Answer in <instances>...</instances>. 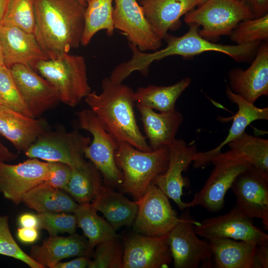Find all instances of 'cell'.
Instances as JSON below:
<instances>
[{
    "label": "cell",
    "instance_id": "1",
    "mask_svg": "<svg viewBox=\"0 0 268 268\" xmlns=\"http://www.w3.org/2000/svg\"><path fill=\"white\" fill-rule=\"evenodd\" d=\"M34 34L49 59L77 48L84 28L86 5L76 0H33Z\"/></svg>",
    "mask_w": 268,
    "mask_h": 268
},
{
    "label": "cell",
    "instance_id": "2",
    "mask_svg": "<svg viewBox=\"0 0 268 268\" xmlns=\"http://www.w3.org/2000/svg\"><path fill=\"white\" fill-rule=\"evenodd\" d=\"M102 89L99 94L90 92L85 101L106 131L119 142H126L141 151H152L136 123L132 89L115 83L109 77L102 80Z\"/></svg>",
    "mask_w": 268,
    "mask_h": 268
},
{
    "label": "cell",
    "instance_id": "3",
    "mask_svg": "<svg viewBox=\"0 0 268 268\" xmlns=\"http://www.w3.org/2000/svg\"><path fill=\"white\" fill-rule=\"evenodd\" d=\"M199 27L196 24L190 25L189 30L180 37L167 35L164 39L167 46L151 53L141 51L130 43L132 56L130 60L121 64L123 73L129 76L132 72L138 71L145 76L149 66L154 61L173 55L189 58L207 51L220 52L237 62H244L252 57L259 46L260 42L232 45L216 44L201 37Z\"/></svg>",
    "mask_w": 268,
    "mask_h": 268
},
{
    "label": "cell",
    "instance_id": "4",
    "mask_svg": "<svg viewBox=\"0 0 268 268\" xmlns=\"http://www.w3.org/2000/svg\"><path fill=\"white\" fill-rule=\"evenodd\" d=\"M115 159L123 173V192L136 201L144 195L156 176L167 169L169 148L145 152L126 142L119 141Z\"/></svg>",
    "mask_w": 268,
    "mask_h": 268
},
{
    "label": "cell",
    "instance_id": "5",
    "mask_svg": "<svg viewBox=\"0 0 268 268\" xmlns=\"http://www.w3.org/2000/svg\"><path fill=\"white\" fill-rule=\"evenodd\" d=\"M36 70L57 88L60 101L70 107L78 105L91 92L86 62L82 56L65 53L44 60L38 64Z\"/></svg>",
    "mask_w": 268,
    "mask_h": 268
},
{
    "label": "cell",
    "instance_id": "6",
    "mask_svg": "<svg viewBox=\"0 0 268 268\" xmlns=\"http://www.w3.org/2000/svg\"><path fill=\"white\" fill-rule=\"evenodd\" d=\"M77 116L79 127L89 132L93 137L84 150V156L89 159L99 171L106 186H121L124 181L123 173L115 159L119 142L106 131L90 109L79 111Z\"/></svg>",
    "mask_w": 268,
    "mask_h": 268
},
{
    "label": "cell",
    "instance_id": "7",
    "mask_svg": "<svg viewBox=\"0 0 268 268\" xmlns=\"http://www.w3.org/2000/svg\"><path fill=\"white\" fill-rule=\"evenodd\" d=\"M254 18L249 9L238 0H208L185 15L186 23L201 26L200 35L210 41L230 35L241 21Z\"/></svg>",
    "mask_w": 268,
    "mask_h": 268
},
{
    "label": "cell",
    "instance_id": "8",
    "mask_svg": "<svg viewBox=\"0 0 268 268\" xmlns=\"http://www.w3.org/2000/svg\"><path fill=\"white\" fill-rule=\"evenodd\" d=\"M89 137L77 130H47L42 133L25 152L29 158L46 162H57L70 167L82 162L85 148L90 144Z\"/></svg>",
    "mask_w": 268,
    "mask_h": 268
},
{
    "label": "cell",
    "instance_id": "9",
    "mask_svg": "<svg viewBox=\"0 0 268 268\" xmlns=\"http://www.w3.org/2000/svg\"><path fill=\"white\" fill-rule=\"evenodd\" d=\"M136 202L137 212L133 224L135 233L147 236H163L181 220L169 198L153 182Z\"/></svg>",
    "mask_w": 268,
    "mask_h": 268
},
{
    "label": "cell",
    "instance_id": "10",
    "mask_svg": "<svg viewBox=\"0 0 268 268\" xmlns=\"http://www.w3.org/2000/svg\"><path fill=\"white\" fill-rule=\"evenodd\" d=\"M231 189L236 198L235 206L249 217L261 219L268 230V171L249 164Z\"/></svg>",
    "mask_w": 268,
    "mask_h": 268
},
{
    "label": "cell",
    "instance_id": "11",
    "mask_svg": "<svg viewBox=\"0 0 268 268\" xmlns=\"http://www.w3.org/2000/svg\"><path fill=\"white\" fill-rule=\"evenodd\" d=\"M252 219L235 206L227 213L202 220L195 225V231L207 240L227 238L257 244L268 242V235L254 225Z\"/></svg>",
    "mask_w": 268,
    "mask_h": 268
},
{
    "label": "cell",
    "instance_id": "12",
    "mask_svg": "<svg viewBox=\"0 0 268 268\" xmlns=\"http://www.w3.org/2000/svg\"><path fill=\"white\" fill-rule=\"evenodd\" d=\"M199 224L186 215L168 234L175 268H197L212 258L209 243L200 239L195 231V225Z\"/></svg>",
    "mask_w": 268,
    "mask_h": 268
},
{
    "label": "cell",
    "instance_id": "13",
    "mask_svg": "<svg viewBox=\"0 0 268 268\" xmlns=\"http://www.w3.org/2000/svg\"><path fill=\"white\" fill-rule=\"evenodd\" d=\"M49 177V162L37 158L17 164L0 163V192L16 205L22 202L24 194Z\"/></svg>",
    "mask_w": 268,
    "mask_h": 268
},
{
    "label": "cell",
    "instance_id": "14",
    "mask_svg": "<svg viewBox=\"0 0 268 268\" xmlns=\"http://www.w3.org/2000/svg\"><path fill=\"white\" fill-rule=\"evenodd\" d=\"M113 11L114 29L124 33L130 43L140 51H156L162 40L153 32L137 0H115Z\"/></svg>",
    "mask_w": 268,
    "mask_h": 268
},
{
    "label": "cell",
    "instance_id": "15",
    "mask_svg": "<svg viewBox=\"0 0 268 268\" xmlns=\"http://www.w3.org/2000/svg\"><path fill=\"white\" fill-rule=\"evenodd\" d=\"M123 245L122 268H166L172 261L168 235L151 237L135 232L124 238Z\"/></svg>",
    "mask_w": 268,
    "mask_h": 268
},
{
    "label": "cell",
    "instance_id": "16",
    "mask_svg": "<svg viewBox=\"0 0 268 268\" xmlns=\"http://www.w3.org/2000/svg\"><path fill=\"white\" fill-rule=\"evenodd\" d=\"M214 167L202 188L187 202L188 207L201 206L215 212L224 205V198L237 177L250 163L244 161H224L212 163Z\"/></svg>",
    "mask_w": 268,
    "mask_h": 268
},
{
    "label": "cell",
    "instance_id": "17",
    "mask_svg": "<svg viewBox=\"0 0 268 268\" xmlns=\"http://www.w3.org/2000/svg\"><path fill=\"white\" fill-rule=\"evenodd\" d=\"M167 169L158 175L152 182L169 199L172 200L181 210L188 208L187 202L182 200L185 181L183 172L193 162L197 152L196 145H188L183 140L176 139L169 146Z\"/></svg>",
    "mask_w": 268,
    "mask_h": 268
},
{
    "label": "cell",
    "instance_id": "18",
    "mask_svg": "<svg viewBox=\"0 0 268 268\" xmlns=\"http://www.w3.org/2000/svg\"><path fill=\"white\" fill-rule=\"evenodd\" d=\"M10 69L33 118L40 116L60 101L57 88L33 69L20 64L13 65Z\"/></svg>",
    "mask_w": 268,
    "mask_h": 268
},
{
    "label": "cell",
    "instance_id": "19",
    "mask_svg": "<svg viewBox=\"0 0 268 268\" xmlns=\"http://www.w3.org/2000/svg\"><path fill=\"white\" fill-rule=\"evenodd\" d=\"M0 38L4 64L9 68L20 64L35 71L40 62L49 59L33 33L14 26L1 24Z\"/></svg>",
    "mask_w": 268,
    "mask_h": 268
},
{
    "label": "cell",
    "instance_id": "20",
    "mask_svg": "<svg viewBox=\"0 0 268 268\" xmlns=\"http://www.w3.org/2000/svg\"><path fill=\"white\" fill-rule=\"evenodd\" d=\"M251 66L246 69L234 68L228 73L231 90L247 101L255 103L268 95V44L259 46Z\"/></svg>",
    "mask_w": 268,
    "mask_h": 268
},
{
    "label": "cell",
    "instance_id": "21",
    "mask_svg": "<svg viewBox=\"0 0 268 268\" xmlns=\"http://www.w3.org/2000/svg\"><path fill=\"white\" fill-rule=\"evenodd\" d=\"M228 99L236 104L238 111L233 117V122L226 138L216 147L204 152H197L193 161L194 167L199 168L209 163L210 159L221 152L228 143L241 135L246 128L257 120H268V107L259 108L234 93L228 85L226 89Z\"/></svg>",
    "mask_w": 268,
    "mask_h": 268
},
{
    "label": "cell",
    "instance_id": "22",
    "mask_svg": "<svg viewBox=\"0 0 268 268\" xmlns=\"http://www.w3.org/2000/svg\"><path fill=\"white\" fill-rule=\"evenodd\" d=\"M92 251L88 240L75 233L67 237L50 236L41 245L33 246L29 256L44 268H54L63 259L89 257Z\"/></svg>",
    "mask_w": 268,
    "mask_h": 268
},
{
    "label": "cell",
    "instance_id": "23",
    "mask_svg": "<svg viewBox=\"0 0 268 268\" xmlns=\"http://www.w3.org/2000/svg\"><path fill=\"white\" fill-rule=\"evenodd\" d=\"M46 122L0 105V134L19 151L25 152L47 131Z\"/></svg>",
    "mask_w": 268,
    "mask_h": 268
},
{
    "label": "cell",
    "instance_id": "24",
    "mask_svg": "<svg viewBox=\"0 0 268 268\" xmlns=\"http://www.w3.org/2000/svg\"><path fill=\"white\" fill-rule=\"evenodd\" d=\"M136 105L140 115L145 137L152 150L169 147L176 139V134L183 123L182 114L176 109L157 113L150 108Z\"/></svg>",
    "mask_w": 268,
    "mask_h": 268
},
{
    "label": "cell",
    "instance_id": "25",
    "mask_svg": "<svg viewBox=\"0 0 268 268\" xmlns=\"http://www.w3.org/2000/svg\"><path fill=\"white\" fill-rule=\"evenodd\" d=\"M140 3L153 32L162 40L178 25L181 16L198 5L196 0H141Z\"/></svg>",
    "mask_w": 268,
    "mask_h": 268
},
{
    "label": "cell",
    "instance_id": "26",
    "mask_svg": "<svg viewBox=\"0 0 268 268\" xmlns=\"http://www.w3.org/2000/svg\"><path fill=\"white\" fill-rule=\"evenodd\" d=\"M216 268H259L256 255L258 245L227 238L208 240Z\"/></svg>",
    "mask_w": 268,
    "mask_h": 268
},
{
    "label": "cell",
    "instance_id": "27",
    "mask_svg": "<svg viewBox=\"0 0 268 268\" xmlns=\"http://www.w3.org/2000/svg\"><path fill=\"white\" fill-rule=\"evenodd\" d=\"M91 203L116 231L124 226L132 225L137 212L136 201L129 200L122 193L106 186H102Z\"/></svg>",
    "mask_w": 268,
    "mask_h": 268
},
{
    "label": "cell",
    "instance_id": "28",
    "mask_svg": "<svg viewBox=\"0 0 268 268\" xmlns=\"http://www.w3.org/2000/svg\"><path fill=\"white\" fill-rule=\"evenodd\" d=\"M229 149L213 157L209 163L224 161L246 162L268 171V139L244 132L227 144Z\"/></svg>",
    "mask_w": 268,
    "mask_h": 268
},
{
    "label": "cell",
    "instance_id": "29",
    "mask_svg": "<svg viewBox=\"0 0 268 268\" xmlns=\"http://www.w3.org/2000/svg\"><path fill=\"white\" fill-rule=\"evenodd\" d=\"M22 202L38 213L73 212L78 204L68 193L45 182L24 194Z\"/></svg>",
    "mask_w": 268,
    "mask_h": 268
},
{
    "label": "cell",
    "instance_id": "30",
    "mask_svg": "<svg viewBox=\"0 0 268 268\" xmlns=\"http://www.w3.org/2000/svg\"><path fill=\"white\" fill-rule=\"evenodd\" d=\"M191 78L186 77L177 83L168 86L149 85L138 88L134 92L136 104L166 112L175 109L176 101L189 87Z\"/></svg>",
    "mask_w": 268,
    "mask_h": 268
},
{
    "label": "cell",
    "instance_id": "31",
    "mask_svg": "<svg viewBox=\"0 0 268 268\" xmlns=\"http://www.w3.org/2000/svg\"><path fill=\"white\" fill-rule=\"evenodd\" d=\"M70 167L71 175L65 192L78 204L90 203L103 186L100 173L90 161L85 160Z\"/></svg>",
    "mask_w": 268,
    "mask_h": 268
},
{
    "label": "cell",
    "instance_id": "32",
    "mask_svg": "<svg viewBox=\"0 0 268 268\" xmlns=\"http://www.w3.org/2000/svg\"><path fill=\"white\" fill-rule=\"evenodd\" d=\"M97 212L91 203H85L78 204L73 212L77 226L82 229L92 250L102 242L120 238L112 225Z\"/></svg>",
    "mask_w": 268,
    "mask_h": 268
},
{
    "label": "cell",
    "instance_id": "33",
    "mask_svg": "<svg viewBox=\"0 0 268 268\" xmlns=\"http://www.w3.org/2000/svg\"><path fill=\"white\" fill-rule=\"evenodd\" d=\"M113 0H89L84 12V28L81 41L87 46L98 31L105 30L109 36L113 35Z\"/></svg>",
    "mask_w": 268,
    "mask_h": 268
},
{
    "label": "cell",
    "instance_id": "34",
    "mask_svg": "<svg viewBox=\"0 0 268 268\" xmlns=\"http://www.w3.org/2000/svg\"><path fill=\"white\" fill-rule=\"evenodd\" d=\"M237 44H246L268 39V13L259 18L240 21L230 35Z\"/></svg>",
    "mask_w": 268,
    "mask_h": 268
},
{
    "label": "cell",
    "instance_id": "35",
    "mask_svg": "<svg viewBox=\"0 0 268 268\" xmlns=\"http://www.w3.org/2000/svg\"><path fill=\"white\" fill-rule=\"evenodd\" d=\"M0 105L33 117L13 78L10 68L0 66Z\"/></svg>",
    "mask_w": 268,
    "mask_h": 268
},
{
    "label": "cell",
    "instance_id": "36",
    "mask_svg": "<svg viewBox=\"0 0 268 268\" xmlns=\"http://www.w3.org/2000/svg\"><path fill=\"white\" fill-rule=\"evenodd\" d=\"M1 24L14 26L34 34L35 19L33 0H11Z\"/></svg>",
    "mask_w": 268,
    "mask_h": 268
},
{
    "label": "cell",
    "instance_id": "37",
    "mask_svg": "<svg viewBox=\"0 0 268 268\" xmlns=\"http://www.w3.org/2000/svg\"><path fill=\"white\" fill-rule=\"evenodd\" d=\"M123 256L119 238L104 241L96 246L89 268H122Z\"/></svg>",
    "mask_w": 268,
    "mask_h": 268
},
{
    "label": "cell",
    "instance_id": "38",
    "mask_svg": "<svg viewBox=\"0 0 268 268\" xmlns=\"http://www.w3.org/2000/svg\"><path fill=\"white\" fill-rule=\"evenodd\" d=\"M39 229H45L50 236H57L60 233L72 234L77 227V219L73 213L65 212H44L38 213Z\"/></svg>",
    "mask_w": 268,
    "mask_h": 268
},
{
    "label": "cell",
    "instance_id": "39",
    "mask_svg": "<svg viewBox=\"0 0 268 268\" xmlns=\"http://www.w3.org/2000/svg\"><path fill=\"white\" fill-rule=\"evenodd\" d=\"M0 255L21 261L31 268H44L18 245L11 233L6 215L0 216Z\"/></svg>",
    "mask_w": 268,
    "mask_h": 268
},
{
    "label": "cell",
    "instance_id": "40",
    "mask_svg": "<svg viewBox=\"0 0 268 268\" xmlns=\"http://www.w3.org/2000/svg\"><path fill=\"white\" fill-rule=\"evenodd\" d=\"M49 163L50 177L45 182L65 191L71 175L70 166L57 162H49Z\"/></svg>",
    "mask_w": 268,
    "mask_h": 268
},
{
    "label": "cell",
    "instance_id": "41",
    "mask_svg": "<svg viewBox=\"0 0 268 268\" xmlns=\"http://www.w3.org/2000/svg\"><path fill=\"white\" fill-rule=\"evenodd\" d=\"M249 9L253 18H259L268 13V0H240Z\"/></svg>",
    "mask_w": 268,
    "mask_h": 268
},
{
    "label": "cell",
    "instance_id": "42",
    "mask_svg": "<svg viewBox=\"0 0 268 268\" xmlns=\"http://www.w3.org/2000/svg\"><path fill=\"white\" fill-rule=\"evenodd\" d=\"M37 228L21 227L17 229V237L22 243L32 244L39 238V232Z\"/></svg>",
    "mask_w": 268,
    "mask_h": 268
},
{
    "label": "cell",
    "instance_id": "43",
    "mask_svg": "<svg viewBox=\"0 0 268 268\" xmlns=\"http://www.w3.org/2000/svg\"><path fill=\"white\" fill-rule=\"evenodd\" d=\"M91 263L89 257L81 256L68 262H60L54 268H89Z\"/></svg>",
    "mask_w": 268,
    "mask_h": 268
},
{
    "label": "cell",
    "instance_id": "44",
    "mask_svg": "<svg viewBox=\"0 0 268 268\" xmlns=\"http://www.w3.org/2000/svg\"><path fill=\"white\" fill-rule=\"evenodd\" d=\"M18 224L21 227L39 228V219L37 214L25 213L19 216L18 219Z\"/></svg>",
    "mask_w": 268,
    "mask_h": 268
},
{
    "label": "cell",
    "instance_id": "45",
    "mask_svg": "<svg viewBox=\"0 0 268 268\" xmlns=\"http://www.w3.org/2000/svg\"><path fill=\"white\" fill-rule=\"evenodd\" d=\"M256 259L259 268H268V242L258 245Z\"/></svg>",
    "mask_w": 268,
    "mask_h": 268
},
{
    "label": "cell",
    "instance_id": "46",
    "mask_svg": "<svg viewBox=\"0 0 268 268\" xmlns=\"http://www.w3.org/2000/svg\"><path fill=\"white\" fill-rule=\"evenodd\" d=\"M17 157L18 155L10 151L2 143L0 139V163L14 160Z\"/></svg>",
    "mask_w": 268,
    "mask_h": 268
},
{
    "label": "cell",
    "instance_id": "47",
    "mask_svg": "<svg viewBox=\"0 0 268 268\" xmlns=\"http://www.w3.org/2000/svg\"><path fill=\"white\" fill-rule=\"evenodd\" d=\"M11 0H0V25Z\"/></svg>",
    "mask_w": 268,
    "mask_h": 268
},
{
    "label": "cell",
    "instance_id": "48",
    "mask_svg": "<svg viewBox=\"0 0 268 268\" xmlns=\"http://www.w3.org/2000/svg\"><path fill=\"white\" fill-rule=\"evenodd\" d=\"M4 62H3V54H2V46H1V43L0 38V66L4 65Z\"/></svg>",
    "mask_w": 268,
    "mask_h": 268
},
{
    "label": "cell",
    "instance_id": "49",
    "mask_svg": "<svg viewBox=\"0 0 268 268\" xmlns=\"http://www.w3.org/2000/svg\"><path fill=\"white\" fill-rule=\"evenodd\" d=\"M198 2V5L199 6L204 3H205L208 0H196Z\"/></svg>",
    "mask_w": 268,
    "mask_h": 268
},
{
    "label": "cell",
    "instance_id": "50",
    "mask_svg": "<svg viewBox=\"0 0 268 268\" xmlns=\"http://www.w3.org/2000/svg\"><path fill=\"white\" fill-rule=\"evenodd\" d=\"M76 0L79 1L80 3L87 6V2L89 0Z\"/></svg>",
    "mask_w": 268,
    "mask_h": 268
},
{
    "label": "cell",
    "instance_id": "51",
    "mask_svg": "<svg viewBox=\"0 0 268 268\" xmlns=\"http://www.w3.org/2000/svg\"></svg>",
    "mask_w": 268,
    "mask_h": 268
}]
</instances>
